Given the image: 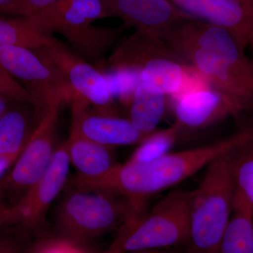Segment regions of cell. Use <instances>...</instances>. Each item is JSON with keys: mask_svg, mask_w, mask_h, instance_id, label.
<instances>
[{"mask_svg": "<svg viewBox=\"0 0 253 253\" xmlns=\"http://www.w3.org/2000/svg\"><path fill=\"white\" fill-rule=\"evenodd\" d=\"M233 181L236 194L253 212V143L236 155L233 165Z\"/></svg>", "mask_w": 253, "mask_h": 253, "instance_id": "obj_22", "label": "cell"}, {"mask_svg": "<svg viewBox=\"0 0 253 253\" xmlns=\"http://www.w3.org/2000/svg\"><path fill=\"white\" fill-rule=\"evenodd\" d=\"M20 154L0 156V180L2 179L9 168L14 164Z\"/></svg>", "mask_w": 253, "mask_h": 253, "instance_id": "obj_29", "label": "cell"}, {"mask_svg": "<svg viewBox=\"0 0 253 253\" xmlns=\"http://www.w3.org/2000/svg\"><path fill=\"white\" fill-rule=\"evenodd\" d=\"M11 103L17 102H15L14 101L7 97V96L0 94V118L6 112V110L11 106Z\"/></svg>", "mask_w": 253, "mask_h": 253, "instance_id": "obj_30", "label": "cell"}, {"mask_svg": "<svg viewBox=\"0 0 253 253\" xmlns=\"http://www.w3.org/2000/svg\"><path fill=\"white\" fill-rule=\"evenodd\" d=\"M166 96L158 86L141 82L133 94L129 121L146 137L154 132L166 109Z\"/></svg>", "mask_w": 253, "mask_h": 253, "instance_id": "obj_18", "label": "cell"}, {"mask_svg": "<svg viewBox=\"0 0 253 253\" xmlns=\"http://www.w3.org/2000/svg\"><path fill=\"white\" fill-rule=\"evenodd\" d=\"M113 67L112 71L105 75L113 99L119 98L130 104L134 91L141 83L139 73L133 70L123 67Z\"/></svg>", "mask_w": 253, "mask_h": 253, "instance_id": "obj_23", "label": "cell"}, {"mask_svg": "<svg viewBox=\"0 0 253 253\" xmlns=\"http://www.w3.org/2000/svg\"><path fill=\"white\" fill-rule=\"evenodd\" d=\"M66 143L70 162L78 171L76 176L80 179H99L111 172L117 165L111 148L89 140L76 131H71Z\"/></svg>", "mask_w": 253, "mask_h": 253, "instance_id": "obj_17", "label": "cell"}, {"mask_svg": "<svg viewBox=\"0 0 253 253\" xmlns=\"http://www.w3.org/2000/svg\"><path fill=\"white\" fill-rule=\"evenodd\" d=\"M0 66L31 94L33 104L40 111L72 101V92L63 76L33 50L0 46Z\"/></svg>", "mask_w": 253, "mask_h": 253, "instance_id": "obj_9", "label": "cell"}, {"mask_svg": "<svg viewBox=\"0 0 253 253\" xmlns=\"http://www.w3.org/2000/svg\"><path fill=\"white\" fill-rule=\"evenodd\" d=\"M182 128L176 123L172 126L149 134L141 141L140 146L132 154L129 161L149 163L171 152L176 144Z\"/></svg>", "mask_w": 253, "mask_h": 253, "instance_id": "obj_21", "label": "cell"}, {"mask_svg": "<svg viewBox=\"0 0 253 253\" xmlns=\"http://www.w3.org/2000/svg\"><path fill=\"white\" fill-rule=\"evenodd\" d=\"M53 214L56 238L82 247L144 215L124 196L83 189L68 182L54 205Z\"/></svg>", "mask_w": 253, "mask_h": 253, "instance_id": "obj_3", "label": "cell"}, {"mask_svg": "<svg viewBox=\"0 0 253 253\" xmlns=\"http://www.w3.org/2000/svg\"><path fill=\"white\" fill-rule=\"evenodd\" d=\"M191 16L219 26L253 59V3L234 0H169Z\"/></svg>", "mask_w": 253, "mask_h": 253, "instance_id": "obj_12", "label": "cell"}, {"mask_svg": "<svg viewBox=\"0 0 253 253\" xmlns=\"http://www.w3.org/2000/svg\"><path fill=\"white\" fill-rule=\"evenodd\" d=\"M29 253H31V252H30V251H29Z\"/></svg>", "mask_w": 253, "mask_h": 253, "instance_id": "obj_34", "label": "cell"}, {"mask_svg": "<svg viewBox=\"0 0 253 253\" xmlns=\"http://www.w3.org/2000/svg\"><path fill=\"white\" fill-rule=\"evenodd\" d=\"M71 108V130L97 144L112 149L115 146L141 143L146 138L129 119L93 114L83 105L72 104Z\"/></svg>", "mask_w": 253, "mask_h": 253, "instance_id": "obj_14", "label": "cell"}, {"mask_svg": "<svg viewBox=\"0 0 253 253\" xmlns=\"http://www.w3.org/2000/svg\"><path fill=\"white\" fill-rule=\"evenodd\" d=\"M61 106L44 110L26 147L0 180V206L18 208L49 167L57 147L54 140Z\"/></svg>", "mask_w": 253, "mask_h": 253, "instance_id": "obj_8", "label": "cell"}, {"mask_svg": "<svg viewBox=\"0 0 253 253\" xmlns=\"http://www.w3.org/2000/svg\"><path fill=\"white\" fill-rule=\"evenodd\" d=\"M253 142V124L211 144L168 153L149 163L128 161L117 164L99 179L84 180L73 176L72 184L83 189L124 196L144 211L145 201L177 185L223 155Z\"/></svg>", "mask_w": 253, "mask_h": 253, "instance_id": "obj_2", "label": "cell"}, {"mask_svg": "<svg viewBox=\"0 0 253 253\" xmlns=\"http://www.w3.org/2000/svg\"><path fill=\"white\" fill-rule=\"evenodd\" d=\"M0 94L15 102L33 104L31 94L0 66Z\"/></svg>", "mask_w": 253, "mask_h": 253, "instance_id": "obj_27", "label": "cell"}, {"mask_svg": "<svg viewBox=\"0 0 253 253\" xmlns=\"http://www.w3.org/2000/svg\"><path fill=\"white\" fill-rule=\"evenodd\" d=\"M70 164L66 141L56 147L45 172L18 206V226L36 241L46 237V216L66 187Z\"/></svg>", "mask_w": 253, "mask_h": 253, "instance_id": "obj_11", "label": "cell"}, {"mask_svg": "<svg viewBox=\"0 0 253 253\" xmlns=\"http://www.w3.org/2000/svg\"><path fill=\"white\" fill-rule=\"evenodd\" d=\"M31 253H89L84 248L58 238L44 237L32 245Z\"/></svg>", "mask_w": 253, "mask_h": 253, "instance_id": "obj_25", "label": "cell"}, {"mask_svg": "<svg viewBox=\"0 0 253 253\" xmlns=\"http://www.w3.org/2000/svg\"><path fill=\"white\" fill-rule=\"evenodd\" d=\"M191 192L171 189L149 214L123 226L114 241L121 253L188 246Z\"/></svg>", "mask_w": 253, "mask_h": 253, "instance_id": "obj_7", "label": "cell"}, {"mask_svg": "<svg viewBox=\"0 0 253 253\" xmlns=\"http://www.w3.org/2000/svg\"><path fill=\"white\" fill-rule=\"evenodd\" d=\"M35 240L19 226L0 231V253H29Z\"/></svg>", "mask_w": 253, "mask_h": 253, "instance_id": "obj_24", "label": "cell"}, {"mask_svg": "<svg viewBox=\"0 0 253 253\" xmlns=\"http://www.w3.org/2000/svg\"><path fill=\"white\" fill-rule=\"evenodd\" d=\"M61 0H13L10 4L0 9V13L28 16L56 4Z\"/></svg>", "mask_w": 253, "mask_h": 253, "instance_id": "obj_26", "label": "cell"}, {"mask_svg": "<svg viewBox=\"0 0 253 253\" xmlns=\"http://www.w3.org/2000/svg\"><path fill=\"white\" fill-rule=\"evenodd\" d=\"M110 16L122 19L135 31L162 39L181 23L195 19L169 0H104Z\"/></svg>", "mask_w": 253, "mask_h": 253, "instance_id": "obj_13", "label": "cell"}, {"mask_svg": "<svg viewBox=\"0 0 253 253\" xmlns=\"http://www.w3.org/2000/svg\"><path fill=\"white\" fill-rule=\"evenodd\" d=\"M56 38L42 33L25 16L0 18V46H16L32 50L52 44Z\"/></svg>", "mask_w": 253, "mask_h": 253, "instance_id": "obj_20", "label": "cell"}, {"mask_svg": "<svg viewBox=\"0 0 253 253\" xmlns=\"http://www.w3.org/2000/svg\"><path fill=\"white\" fill-rule=\"evenodd\" d=\"M19 224V211L18 208L0 206V231Z\"/></svg>", "mask_w": 253, "mask_h": 253, "instance_id": "obj_28", "label": "cell"}, {"mask_svg": "<svg viewBox=\"0 0 253 253\" xmlns=\"http://www.w3.org/2000/svg\"><path fill=\"white\" fill-rule=\"evenodd\" d=\"M217 253H253V212L236 193Z\"/></svg>", "mask_w": 253, "mask_h": 253, "instance_id": "obj_19", "label": "cell"}, {"mask_svg": "<svg viewBox=\"0 0 253 253\" xmlns=\"http://www.w3.org/2000/svg\"><path fill=\"white\" fill-rule=\"evenodd\" d=\"M176 121L182 129H201L239 113L217 91L211 87L191 91L176 100L174 108Z\"/></svg>", "mask_w": 253, "mask_h": 253, "instance_id": "obj_15", "label": "cell"}, {"mask_svg": "<svg viewBox=\"0 0 253 253\" xmlns=\"http://www.w3.org/2000/svg\"><path fill=\"white\" fill-rule=\"evenodd\" d=\"M249 144L223 155L208 165L202 181L191 191L187 253H217L232 212L235 195L234 159Z\"/></svg>", "mask_w": 253, "mask_h": 253, "instance_id": "obj_5", "label": "cell"}, {"mask_svg": "<svg viewBox=\"0 0 253 253\" xmlns=\"http://www.w3.org/2000/svg\"><path fill=\"white\" fill-rule=\"evenodd\" d=\"M125 253H180L172 251H163V250H146V251H135V252Z\"/></svg>", "mask_w": 253, "mask_h": 253, "instance_id": "obj_31", "label": "cell"}, {"mask_svg": "<svg viewBox=\"0 0 253 253\" xmlns=\"http://www.w3.org/2000/svg\"><path fill=\"white\" fill-rule=\"evenodd\" d=\"M13 0H0V9L4 7L6 5L10 4Z\"/></svg>", "mask_w": 253, "mask_h": 253, "instance_id": "obj_32", "label": "cell"}, {"mask_svg": "<svg viewBox=\"0 0 253 253\" xmlns=\"http://www.w3.org/2000/svg\"><path fill=\"white\" fill-rule=\"evenodd\" d=\"M162 39L241 117H253V59L229 32L195 18L172 28Z\"/></svg>", "mask_w": 253, "mask_h": 253, "instance_id": "obj_1", "label": "cell"}, {"mask_svg": "<svg viewBox=\"0 0 253 253\" xmlns=\"http://www.w3.org/2000/svg\"><path fill=\"white\" fill-rule=\"evenodd\" d=\"M29 104L11 106L0 118V156L21 154L41 122L44 111Z\"/></svg>", "mask_w": 253, "mask_h": 253, "instance_id": "obj_16", "label": "cell"}, {"mask_svg": "<svg viewBox=\"0 0 253 253\" xmlns=\"http://www.w3.org/2000/svg\"><path fill=\"white\" fill-rule=\"evenodd\" d=\"M34 51L64 78L73 96L70 104H92L99 114L114 116V99L101 71L56 39L50 45Z\"/></svg>", "mask_w": 253, "mask_h": 253, "instance_id": "obj_10", "label": "cell"}, {"mask_svg": "<svg viewBox=\"0 0 253 253\" xmlns=\"http://www.w3.org/2000/svg\"><path fill=\"white\" fill-rule=\"evenodd\" d=\"M25 17L45 34H61L76 54L94 64H101L123 29L93 25L96 20L110 17L104 0H61Z\"/></svg>", "mask_w": 253, "mask_h": 253, "instance_id": "obj_6", "label": "cell"}, {"mask_svg": "<svg viewBox=\"0 0 253 253\" xmlns=\"http://www.w3.org/2000/svg\"><path fill=\"white\" fill-rule=\"evenodd\" d=\"M113 67L139 73L141 82L158 86L176 101L191 91L206 87V81L159 37L135 31L124 38L110 58Z\"/></svg>", "mask_w": 253, "mask_h": 253, "instance_id": "obj_4", "label": "cell"}, {"mask_svg": "<svg viewBox=\"0 0 253 253\" xmlns=\"http://www.w3.org/2000/svg\"><path fill=\"white\" fill-rule=\"evenodd\" d=\"M234 1H241L244 3H253V0H234Z\"/></svg>", "mask_w": 253, "mask_h": 253, "instance_id": "obj_33", "label": "cell"}]
</instances>
